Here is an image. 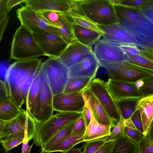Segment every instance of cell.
<instances>
[{
	"label": "cell",
	"mask_w": 153,
	"mask_h": 153,
	"mask_svg": "<svg viewBox=\"0 0 153 153\" xmlns=\"http://www.w3.org/2000/svg\"><path fill=\"white\" fill-rule=\"evenodd\" d=\"M141 54L153 62V51L149 50L140 49Z\"/></svg>",
	"instance_id": "681fc988"
},
{
	"label": "cell",
	"mask_w": 153,
	"mask_h": 153,
	"mask_svg": "<svg viewBox=\"0 0 153 153\" xmlns=\"http://www.w3.org/2000/svg\"><path fill=\"white\" fill-rule=\"evenodd\" d=\"M100 66V62L93 52L68 68L69 77H88L93 79Z\"/></svg>",
	"instance_id": "d6986e66"
},
{
	"label": "cell",
	"mask_w": 153,
	"mask_h": 153,
	"mask_svg": "<svg viewBox=\"0 0 153 153\" xmlns=\"http://www.w3.org/2000/svg\"><path fill=\"white\" fill-rule=\"evenodd\" d=\"M110 3L114 5H119L122 0H109Z\"/></svg>",
	"instance_id": "6125c7cd"
},
{
	"label": "cell",
	"mask_w": 153,
	"mask_h": 153,
	"mask_svg": "<svg viewBox=\"0 0 153 153\" xmlns=\"http://www.w3.org/2000/svg\"><path fill=\"white\" fill-rule=\"evenodd\" d=\"M114 6L118 24L137 40V45L153 41V23L140 9L121 5Z\"/></svg>",
	"instance_id": "7a4b0ae2"
},
{
	"label": "cell",
	"mask_w": 153,
	"mask_h": 153,
	"mask_svg": "<svg viewBox=\"0 0 153 153\" xmlns=\"http://www.w3.org/2000/svg\"><path fill=\"white\" fill-rule=\"evenodd\" d=\"M43 17L55 27H58L62 20V12L53 10L40 12Z\"/></svg>",
	"instance_id": "836d02e7"
},
{
	"label": "cell",
	"mask_w": 153,
	"mask_h": 153,
	"mask_svg": "<svg viewBox=\"0 0 153 153\" xmlns=\"http://www.w3.org/2000/svg\"><path fill=\"white\" fill-rule=\"evenodd\" d=\"M25 5L39 12L47 10L69 13L76 10L79 0H25Z\"/></svg>",
	"instance_id": "9a60e30c"
},
{
	"label": "cell",
	"mask_w": 153,
	"mask_h": 153,
	"mask_svg": "<svg viewBox=\"0 0 153 153\" xmlns=\"http://www.w3.org/2000/svg\"><path fill=\"white\" fill-rule=\"evenodd\" d=\"M134 82H126L109 79L105 82L106 88L116 102L122 100L137 101L143 97L137 88Z\"/></svg>",
	"instance_id": "7c38bea8"
},
{
	"label": "cell",
	"mask_w": 153,
	"mask_h": 153,
	"mask_svg": "<svg viewBox=\"0 0 153 153\" xmlns=\"http://www.w3.org/2000/svg\"><path fill=\"white\" fill-rule=\"evenodd\" d=\"M74 33L77 40L87 46L92 47L100 39L102 34L77 25H73Z\"/></svg>",
	"instance_id": "603a6c76"
},
{
	"label": "cell",
	"mask_w": 153,
	"mask_h": 153,
	"mask_svg": "<svg viewBox=\"0 0 153 153\" xmlns=\"http://www.w3.org/2000/svg\"><path fill=\"white\" fill-rule=\"evenodd\" d=\"M83 148V146L80 148L71 149L64 153H83L82 151V149Z\"/></svg>",
	"instance_id": "9f6ffc18"
},
{
	"label": "cell",
	"mask_w": 153,
	"mask_h": 153,
	"mask_svg": "<svg viewBox=\"0 0 153 153\" xmlns=\"http://www.w3.org/2000/svg\"><path fill=\"white\" fill-rule=\"evenodd\" d=\"M137 101L122 100L116 102L120 115L125 120L131 117L135 110L136 103Z\"/></svg>",
	"instance_id": "1f68e13d"
},
{
	"label": "cell",
	"mask_w": 153,
	"mask_h": 153,
	"mask_svg": "<svg viewBox=\"0 0 153 153\" xmlns=\"http://www.w3.org/2000/svg\"><path fill=\"white\" fill-rule=\"evenodd\" d=\"M40 83V76L39 71L33 80L25 99L26 110L33 117L35 112Z\"/></svg>",
	"instance_id": "d4e9b609"
},
{
	"label": "cell",
	"mask_w": 153,
	"mask_h": 153,
	"mask_svg": "<svg viewBox=\"0 0 153 153\" xmlns=\"http://www.w3.org/2000/svg\"><path fill=\"white\" fill-rule=\"evenodd\" d=\"M146 136L153 141V126L149 130Z\"/></svg>",
	"instance_id": "91938a15"
},
{
	"label": "cell",
	"mask_w": 153,
	"mask_h": 153,
	"mask_svg": "<svg viewBox=\"0 0 153 153\" xmlns=\"http://www.w3.org/2000/svg\"><path fill=\"white\" fill-rule=\"evenodd\" d=\"M106 142L104 139L101 138L86 142V144L83 146V153H94Z\"/></svg>",
	"instance_id": "8d00e7d4"
},
{
	"label": "cell",
	"mask_w": 153,
	"mask_h": 153,
	"mask_svg": "<svg viewBox=\"0 0 153 153\" xmlns=\"http://www.w3.org/2000/svg\"><path fill=\"white\" fill-rule=\"evenodd\" d=\"M33 34L45 56L49 57L59 58L68 45L61 36L48 31Z\"/></svg>",
	"instance_id": "4fadbf2b"
},
{
	"label": "cell",
	"mask_w": 153,
	"mask_h": 153,
	"mask_svg": "<svg viewBox=\"0 0 153 153\" xmlns=\"http://www.w3.org/2000/svg\"><path fill=\"white\" fill-rule=\"evenodd\" d=\"M105 83L103 80L99 78H94L86 87L88 88L97 98L111 120L116 125L120 120V114L116 102L106 88Z\"/></svg>",
	"instance_id": "8fae6325"
},
{
	"label": "cell",
	"mask_w": 153,
	"mask_h": 153,
	"mask_svg": "<svg viewBox=\"0 0 153 153\" xmlns=\"http://www.w3.org/2000/svg\"><path fill=\"white\" fill-rule=\"evenodd\" d=\"M42 63V59L37 58L17 60L6 71L4 81L10 99L21 108L25 102L29 90Z\"/></svg>",
	"instance_id": "6da1fadb"
},
{
	"label": "cell",
	"mask_w": 153,
	"mask_h": 153,
	"mask_svg": "<svg viewBox=\"0 0 153 153\" xmlns=\"http://www.w3.org/2000/svg\"><path fill=\"white\" fill-rule=\"evenodd\" d=\"M124 121L125 120L120 115L118 123L114 128L110 134L102 138L107 141L114 140L118 136L123 134L124 133L125 127Z\"/></svg>",
	"instance_id": "e575fe53"
},
{
	"label": "cell",
	"mask_w": 153,
	"mask_h": 153,
	"mask_svg": "<svg viewBox=\"0 0 153 153\" xmlns=\"http://www.w3.org/2000/svg\"><path fill=\"white\" fill-rule=\"evenodd\" d=\"M60 36L68 45L77 40L75 36L73 24L71 18L62 13V20L58 27H55Z\"/></svg>",
	"instance_id": "cb8c5ba5"
},
{
	"label": "cell",
	"mask_w": 153,
	"mask_h": 153,
	"mask_svg": "<svg viewBox=\"0 0 153 153\" xmlns=\"http://www.w3.org/2000/svg\"><path fill=\"white\" fill-rule=\"evenodd\" d=\"M144 82L142 79H138L134 82V84L137 90L139 91L140 88L143 86Z\"/></svg>",
	"instance_id": "6f0895ef"
},
{
	"label": "cell",
	"mask_w": 153,
	"mask_h": 153,
	"mask_svg": "<svg viewBox=\"0 0 153 153\" xmlns=\"http://www.w3.org/2000/svg\"><path fill=\"white\" fill-rule=\"evenodd\" d=\"M142 79L144 84L139 91L143 96L153 94V73Z\"/></svg>",
	"instance_id": "d590c367"
},
{
	"label": "cell",
	"mask_w": 153,
	"mask_h": 153,
	"mask_svg": "<svg viewBox=\"0 0 153 153\" xmlns=\"http://www.w3.org/2000/svg\"><path fill=\"white\" fill-rule=\"evenodd\" d=\"M125 55L137 56L141 55L140 49L135 45L128 44L119 45Z\"/></svg>",
	"instance_id": "ab89813d"
},
{
	"label": "cell",
	"mask_w": 153,
	"mask_h": 153,
	"mask_svg": "<svg viewBox=\"0 0 153 153\" xmlns=\"http://www.w3.org/2000/svg\"><path fill=\"white\" fill-rule=\"evenodd\" d=\"M41 153H51V152H47L44 151L42 150H41Z\"/></svg>",
	"instance_id": "e7e4bbea"
},
{
	"label": "cell",
	"mask_w": 153,
	"mask_h": 153,
	"mask_svg": "<svg viewBox=\"0 0 153 153\" xmlns=\"http://www.w3.org/2000/svg\"><path fill=\"white\" fill-rule=\"evenodd\" d=\"M127 62L133 65L153 71V62L142 55H125Z\"/></svg>",
	"instance_id": "d6a6232c"
},
{
	"label": "cell",
	"mask_w": 153,
	"mask_h": 153,
	"mask_svg": "<svg viewBox=\"0 0 153 153\" xmlns=\"http://www.w3.org/2000/svg\"><path fill=\"white\" fill-rule=\"evenodd\" d=\"M42 56H45V54L36 41L33 33L21 25L13 36L10 59L28 60Z\"/></svg>",
	"instance_id": "3957f363"
},
{
	"label": "cell",
	"mask_w": 153,
	"mask_h": 153,
	"mask_svg": "<svg viewBox=\"0 0 153 153\" xmlns=\"http://www.w3.org/2000/svg\"><path fill=\"white\" fill-rule=\"evenodd\" d=\"M7 0H0V18L8 14L7 5Z\"/></svg>",
	"instance_id": "c3c4849f"
},
{
	"label": "cell",
	"mask_w": 153,
	"mask_h": 153,
	"mask_svg": "<svg viewBox=\"0 0 153 153\" xmlns=\"http://www.w3.org/2000/svg\"><path fill=\"white\" fill-rule=\"evenodd\" d=\"M92 80L88 77H69L63 92L68 93L81 92Z\"/></svg>",
	"instance_id": "4dcf8cb0"
},
{
	"label": "cell",
	"mask_w": 153,
	"mask_h": 153,
	"mask_svg": "<svg viewBox=\"0 0 153 153\" xmlns=\"http://www.w3.org/2000/svg\"><path fill=\"white\" fill-rule=\"evenodd\" d=\"M116 138L106 141L94 153H112L116 143Z\"/></svg>",
	"instance_id": "b9f144b4"
},
{
	"label": "cell",
	"mask_w": 153,
	"mask_h": 153,
	"mask_svg": "<svg viewBox=\"0 0 153 153\" xmlns=\"http://www.w3.org/2000/svg\"><path fill=\"white\" fill-rule=\"evenodd\" d=\"M116 139L112 153H138V144L124 133Z\"/></svg>",
	"instance_id": "484cf974"
},
{
	"label": "cell",
	"mask_w": 153,
	"mask_h": 153,
	"mask_svg": "<svg viewBox=\"0 0 153 153\" xmlns=\"http://www.w3.org/2000/svg\"><path fill=\"white\" fill-rule=\"evenodd\" d=\"M40 150L39 151L38 153H41V152H39ZM0 153H10L6 150L1 142H0Z\"/></svg>",
	"instance_id": "94428289"
},
{
	"label": "cell",
	"mask_w": 153,
	"mask_h": 153,
	"mask_svg": "<svg viewBox=\"0 0 153 153\" xmlns=\"http://www.w3.org/2000/svg\"><path fill=\"white\" fill-rule=\"evenodd\" d=\"M37 127L33 118L27 110L15 118L6 121L4 127L0 132V142L14 138H20L30 141L33 139Z\"/></svg>",
	"instance_id": "5b68a950"
},
{
	"label": "cell",
	"mask_w": 153,
	"mask_h": 153,
	"mask_svg": "<svg viewBox=\"0 0 153 153\" xmlns=\"http://www.w3.org/2000/svg\"><path fill=\"white\" fill-rule=\"evenodd\" d=\"M65 13L71 18L73 25H78L102 34L104 33V32L100 28L97 24L89 19L85 15H81L72 12Z\"/></svg>",
	"instance_id": "f1b7e54d"
},
{
	"label": "cell",
	"mask_w": 153,
	"mask_h": 153,
	"mask_svg": "<svg viewBox=\"0 0 153 153\" xmlns=\"http://www.w3.org/2000/svg\"><path fill=\"white\" fill-rule=\"evenodd\" d=\"M100 66L105 68L109 78L126 82L135 81L147 77L153 71L133 65L128 62H100Z\"/></svg>",
	"instance_id": "ba28073f"
},
{
	"label": "cell",
	"mask_w": 153,
	"mask_h": 153,
	"mask_svg": "<svg viewBox=\"0 0 153 153\" xmlns=\"http://www.w3.org/2000/svg\"><path fill=\"white\" fill-rule=\"evenodd\" d=\"M140 10L143 14L153 23V7Z\"/></svg>",
	"instance_id": "816d5d0a"
},
{
	"label": "cell",
	"mask_w": 153,
	"mask_h": 153,
	"mask_svg": "<svg viewBox=\"0 0 153 153\" xmlns=\"http://www.w3.org/2000/svg\"><path fill=\"white\" fill-rule=\"evenodd\" d=\"M76 121L68 125L57 132L41 147V149L48 152L55 145L71 134Z\"/></svg>",
	"instance_id": "f546056e"
},
{
	"label": "cell",
	"mask_w": 153,
	"mask_h": 153,
	"mask_svg": "<svg viewBox=\"0 0 153 153\" xmlns=\"http://www.w3.org/2000/svg\"><path fill=\"white\" fill-rule=\"evenodd\" d=\"M16 13L21 25L32 33L42 34L48 31L60 36L55 27L46 20L40 12L25 5L21 6V7L16 10Z\"/></svg>",
	"instance_id": "30bf717a"
},
{
	"label": "cell",
	"mask_w": 153,
	"mask_h": 153,
	"mask_svg": "<svg viewBox=\"0 0 153 153\" xmlns=\"http://www.w3.org/2000/svg\"><path fill=\"white\" fill-rule=\"evenodd\" d=\"M98 25L104 32L102 35L103 39L108 42L118 45L133 44L137 46L138 44L137 40L118 24Z\"/></svg>",
	"instance_id": "ac0fdd59"
},
{
	"label": "cell",
	"mask_w": 153,
	"mask_h": 153,
	"mask_svg": "<svg viewBox=\"0 0 153 153\" xmlns=\"http://www.w3.org/2000/svg\"><path fill=\"white\" fill-rule=\"evenodd\" d=\"M94 53L99 62H125L127 60L119 45L100 39L94 44Z\"/></svg>",
	"instance_id": "2e32d148"
},
{
	"label": "cell",
	"mask_w": 153,
	"mask_h": 153,
	"mask_svg": "<svg viewBox=\"0 0 153 153\" xmlns=\"http://www.w3.org/2000/svg\"><path fill=\"white\" fill-rule=\"evenodd\" d=\"M85 134L71 133L53 147L48 152H59L64 153L76 145L83 142Z\"/></svg>",
	"instance_id": "4316f807"
},
{
	"label": "cell",
	"mask_w": 153,
	"mask_h": 153,
	"mask_svg": "<svg viewBox=\"0 0 153 153\" xmlns=\"http://www.w3.org/2000/svg\"><path fill=\"white\" fill-rule=\"evenodd\" d=\"M137 46L143 49L153 51V41L150 42H144L138 44Z\"/></svg>",
	"instance_id": "db71d44e"
},
{
	"label": "cell",
	"mask_w": 153,
	"mask_h": 153,
	"mask_svg": "<svg viewBox=\"0 0 153 153\" xmlns=\"http://www.w3.org/2000/svg\"><path fill=\"white\" fill-rule=\"evenodd\" d=\"M135 110L139 111L146 136L153 122V94L143 96L136 103Z\"/></svg>",
	"instance_id": "ffe728a7"
},
{
	"label": "cell",
	"mask_w": 153,
	"mask_h": 153,
	"mask_svg": "<svg viewBox=\"0 0 153 153\" xmlns=\"http://www.w3.org/2000/svg\"><path fill=\"white\" fill-rule=\"evenodd\" d=\"M6 121L0 119V132H1L4 128Z\"/></svg>",
	"instance_id": "be15d7a7"
},
{
	"label": "cell",
	"mask_w": 153,
	"mask_h": 153,
	"mask_svg": "<svg viewBox=\"0 0 153 153\" xmlns=\"http://www.w3.org/2000/svg\"><path fill=\"white\" fill-rule=\"evenodd\" d=\"M93 52L92 47L76 40L68 45L59 58L69 68Z\"/></svg>",
	"instance_id": "e0dca14e"
},
{
	"label": "cell",
	"mask_w": 153,
	"mask_h": 153,
	"mask_svg": "<svg viewBox=\"0 0 153 153\" xmlns=\"http://www.w3.org/2000/svg\"><path fill=\"white\" fill-rule=\"evenodd\" d=\"M89 105L91 112V118L84 136L83 142H85L101 139L109 135L112 128L110 126L100 124L95 120L89 104Z\"/></svg>",
	"instance_id": "7402d4cb"
},
{
	"label": "cell",
	"mask_w": 153,
	"mask_h": 153,
	"mask_svg": "<svg viewBox=\"0 0 153 153\" xmlns=\"http://www.w3.org/2000/svg\"><path fill=\"white\" fill-rule=\"evenodd\" d=\"M9 15L7 14L0 18V41H1L3 35L9 19Z\"/></svg>",
	"instance_id": "7dc6e473"
},
{
	"label": "cell",
	"mask_w": 153,
	"mask_h": 153,
	"mask_svg": "<svg viewBox=\"0 0 153 153\" xmlns=\"http://www.w3.org/2000/svg\"><path fill=\"white\" fill-rule=\"evenodd\" d=\"M124 133L138 144L144 136L143 134L137 129L125 127Z\"/></svg>",
	"instance_id": "f35d334b"
},
{
	"label": "cell",
	"mask_w": 153,
	"mask_h": 153,
	"mask_svg": "<svg viewBox=\"0 0 153 153\" xmlns=\"http://www.w3.org/2000/svg\"><path fill=\"white\" fill-rule=\"evenodd\" d=\"M85 103L82 92L65 93L54 95V111L58 112L82 113Z\"/></svg>",
	"instance_id": "5bb4252c"
},
{
	"label": "cell",
	"mask_w": 153,
	"mask_h": 153,
	"mask_svg": "<svg viewBox=\"0 0 153 153\" xmlns=\"http://www.w3.org/2000/svg\"><path fill=\"white\" fill-rule=\"evenodd\" d=\"M131 118L137 129L143 134V125L139 111L135 110Z\"/></svg>",
	"instance_id": "ee69618b"
},
{
	"label": "cell",
	"mask_w": 153,
	"mask_h": 153,
	"mask_svg": "<svg viewBox=\"0 0 153 153\" xmlns=\"http://www.w3.org/2000/svg\"><path fill=\"white\" fill-rule=\"evenodd\" d=\"M25 0H7V5L9 12L15 6L22 3H24Z\"/></svg>",
	"instance_id": "f907efd6"
},
{
	"label": "cell",
	"mask_w": 153,
	"mask_h": 153,
	"mask_svg": "<svg viewBox=\"0 0 153 153\" xmlns=\"http://www.w3.org/2000/svg\"><path fill=\"white\" fill-rule=\"evenodd\" d=\"M40 68L45 75L53 96L63 92L69 78L68 68L59 58L49 57Z\"/></svg>",
	"instance_id": "52a82bcc"
},
{
	"label": "cell",
	"mask_w": 153,
	"mask_h": 153,
	"mask_svg": "<svg viewBox=\"0 0 153 153\" xmlns=\"http://www.w3.org/2000/svg\"><path fill=\"white\" fill-rule=\"evenodd\" d=\"M81 7L86 16L98 25L119 23L114 6L109 0H82Z\"/></svg>",
	"instance_id": "8992f818"
},
{
	"label": "cell",
	"mask_w": 153,
	"mask_h": 153,
	"mask_svg": "<svg viewBox=\"0 0 153 153\" xmlns=\"http://www.w3.org/2000/svg\"><path fill=\"white\" fill-rule=\"evenodd\" d=\"M81 91L85 93L95 120L100 124L110 126L112 128H114L116 125L111 120L102 105L92 92L86 87Z\"/></svg>",
	"instance_id": "44dd1931"
},
{
	"label": "cell",
	"mask_w": 153,
	"mask_h": 153,
	"mask_svg": "<svg viewBox=\"0 0 153 153\" xmlns=\"http://www.w3.org/2000/svg\"><path fill=\"white\" fill-rule=\"evenodd\" d=\"M124 123L125 126L132 129H137L131 118L125 120Z\"/></svg>",
	"instance_id": "11a10c76"
},
{
	"label": "cell",
	"mask_w": 153,
	"mask_h": 153,
	"mask_svg": "<svg viewBox=\"0 0 153 153\" xmlns=\"http://www.w3.org/2000/svg\"><path fill=\"white\" fill-rule=\"evenodd\" d=\"M138 153H153V141L144 136L138 144Z\"/></svg>",
	"instance_id": "74e56055"
},
{
	"label": "cell",
	"mask_w": 153,
	"mask_h": 153,
	"mask_svg": "<svg viewBox=\"0 0 153 153\" xmlns=\"http://www.w3.org/2000/svg\"><path fill=\"white\" fill-rule=\"evenodd\" d=\"M24 139L20 138H14L9 140L0 142L6 150L9 151L14 147L23 143Z\"/></svg>",
	"instance_id": "f6af8a7d"
},
{
	"label": "cell",
	"mask_w": 153,
	"mask_h": 153,
	"mask_svg": "<svg viewBox=\"0 0 153 153\" xmlns=\"http://www.w3.org/2000/svg\"><path fill=\"white\" fill-rule=\"evenodd\" d=\"M153 7V0H151V1L149 3L142 6L139 9H145L148 8Z\"/></svg>",
	"instance_id": "680465c9"
},
{
	"label": "cell",
	"mask_w": 153,
	"mask_h": 153,
	"mask_svg": "<svg viewBox=\"0 0 153 153\" xmlns=\"http://www.w3.org/2000/svg\"><path fill=\"white\" fill-rule=\"evenodd\" d=\"M82 116V113L71 112H59L53 115L46 121L37 125L33 143L41 147L59 131Z\"/></svg>",
	"instance_id": "277c9868"
},
{
	"label": "cell",
	"mask_w": 153,
	"mask_h": 153,
	"mask_svg": "<svg viewBox=\"0 0 153 153\" xmlns=\"http://www.w3.org/2000/svg\"><path fill=\"white\" fill-rule=\"evenodd\" d=\"M86 127L82 116L76 121L72 133L74 134H85Z\"/></svg>",
	"instance_id": "bcb514c9"
},
{
	"label": "cell",
	"mask_w": 153,
	"mask_h": 153,
	"mask_svg": "<svg viewBox=\"0 0 153 153\" xmlns=\"http://www.w3.org/2000/svg\"><path fill=\"white\" fill-rule=\"evenodd\" d=\"M29 142L27 140H24L22 149L21 153H29L31 148L34 144L33 143L30 145H29Z\"/></svg>",
	"instance_id": "f5cc1de1"
},
{
	"label": "cell",
	"mask_w": 153,
	"mask_h": 153,
	"mask_svg": "<svg viewBox=\"0 0 153 153\" xmlns=\"http://www.w3.org/2000/svg\"><path fill=\"white\" fill-rule=\"evenodd\" d=\"M22 110L10 99L1 102L0 119L5 121L11 120L19 115Z\"/></svg>",
	"instance_id": "83f0119b"
},
{
	"label": "cell",
	"mask_w": 153,
	"mask_h": 153,
	"mask_svg": "<svg viewBox=\"0 0 153 153\" xmlns=\"http://www.w3.org/2000/svg\"><path fill=\"white\" fill-rule=\"evenodd\" d=\"M40 83L35 111L33 118L37 125L47 120L53 115V95L45 75L39 68Z\"/></svg>",
	"instance_id": "9c48e42d"
},
{
	"label": "cell",
	"mask_w": 153,
	"mask_h": 153,
	"mask_svg": "<svg viewBox=\"0 0 153 153\" xmlns=\"http://www.w3.org/2000/svg\"><path fill=\"white\" fill-rule=\"evenodd\" d=\"M151 0H122L120 5L125 6L139 8L149 2Z\"/></svg>",
	"instance_id": "60d3db41"
},
{
	"label": "cell",
	"mask_w": 153,
	"mask_h": 153,
	"mask_svg": "<svg viewBox=\"0 0 153 153\" xmlns=\"http://www.w3.org/2000/svg\"><path fill=\"white\" fill-rule=\"evenodd\" d=\"M10 99L9 90L6 82L4 81L0 80V102Z\"/></svg>",
	"instance_id": "7bdbcfd3"
}]
</instances>
